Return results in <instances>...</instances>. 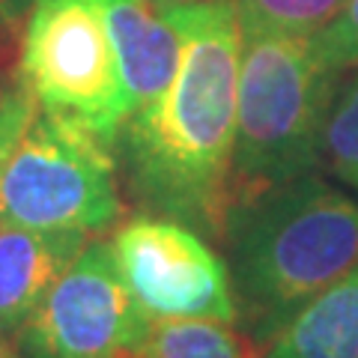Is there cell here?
Returning a JSON list of instances; mask_svg holds the SVG:
<instances>
[{
	"label": "cell",
	"instance_id": "13",
	"mask_svg": "<svg viewBox=\"0 0 358 358\" xmlns=\"http://www.w3.org/2000/svg\"><path fill=\"white\" fill-rule=\"evenodd\" d=\"M242 33L317 36L343 9L346 0H233Z\"/></svg>",
	"mask_w": 358,
	"mask_h": 358
},
{
	"label": "cell",
	"instance_id": "11",
	"mask_svg": "<svg viewBox=\"0 0 358 358\" xmlns=\"http://www.w3.org/2000/svg\"><path fill=\"white\" fill-rule=\"evenodd\" d=\"M257 343L236 322L224 320H152L138 346L122 358H263Z\"/></svg>",
	"mask_w": 358,
	"mask_h": 358
},
{
	"label": "cell",
	"instance_id": "6",
	"mask_svg": "<svg viewBox=\"0 0 358 358\" xmlns=\"http://www.w3.org/2000/svg\"><path fill=\"white\" fill-rule=\"evenodd\" d=\"M152 326L122 278L114 245L90 242L15 331L21 358H122Z\"/></svg>",
	"mask_w": 358,
	"mask_h": 358
},
{
	"label": "cell",
	"instance_id": "14",
	"mask_svg": "<svg viewBox=\"0 0 358 358\" xmlns=\"http://www.w3.org/2000/svg\"><path fill=\"white\" fill-rule=\"evenodd\" d=\"M317 48L334 72H346L358 66V0H346L343 9L334 15L317 36Z\"/></svg>",
	"mask_w": 358,
	"mask_h": 358
},
{
	"label": "cell",
	"instance_id": "9",
	"mask_svg": "<svg viewBox=\"0 0 358 358\" xmlns=\"http://www.w3.org/2000/svg\"><path fill=\"white\" fill-rule=\"evenodd\" d=\"M87 245L72 233H42L0 221V331L15 334L48 287Z\"/></svg>",
	"mask_w": 358,
	"mask_h": 358
},
{
	"label": "cell",
	"instance_id": "7",
	"mask_svg": "<svg viewBox=\"0 0 358 358\" xmlns=\"http://www.w3.org/2000/svg\"><path fill=\"white\" fill-rule=\"evenodd\" d=\"M110 245L150 320L236 322L227 263L192 227L143 212L122 224Z\"/></svg>",
	"mask_w": 358,
	"mask_h": 358
},
{
	"label": "cell",
	"instance_id": "17",
	"mask_svg": "<svg viewBox=\"0 0 358 358\" xmlns=\"http://www.w3.org/2000/svg\"><path fill=\"white\" fill-rule=\"evenodd\" d=\"M18 48L21 42H0V90L18 75V63H15Z\"/></svg>",
	"mask_w": 358,
	"mask_h": 358
},
{
	"label": "cell",
	"instance_id": "19",
	"mask_svg": "<svg viewBox=\"0 0 358 358\" xmlns=\"http://www.w3.org/2000/svg\"><path fill=\"white\" fill-rule=\"evenodd\" d=\"M159 9H173V6H192V3H206V0H150Z\"/></svg>",
	"mask_w": 358,
	"mask_h": 358
},
{
	"label": "cell",
	"instance_id": "8",
	"mask_svg": "<svg viewBox=\"0 0 358 358\" xmlns=\"http://www.w3.org/2000/svg\"><path fill=\"white\" fill-rule=\"evenodd\" d=\"M117 51L131 114L155 105L173 84L182 42L164 9L150 0H96Z\"/></svg>",
	"mask_w": 358,
	"mask_h": 358
},
{
	"label": "cell",
	"instance_id": "5",
	"mask_svg": "<svg viewBox=\"0 0 358 358\" xmlns=\"http://www.w3.org/2000/svg\"><path fill=\"white\" fill-rule=\"evenodd\" d=\"M18 75L51 117L117 143L131 117L117 51L96 0H33Z\"/></svg>",
	"mask_w": 358,
	"mask_h": 358
},
{
	"label": "cell",
	"instance_id": "15",
	"mask_svg": "<svg viewBox=\"0 0 358 358\" xmlns=\"http://www.w3.org/2000/svg\"><path fill=\"white\" fill-rule=\"evenodd\" d=\"M33 108H36V99L30 96L21 75H15L13 81L0 90V164H3L9 143H13L18 129L24 126V120L30 117Z\"/></svg>",
	"mask_w": 358,
	"mask_h": 358
},
{
	"label": "cell",
	"instance_id": "2",
	"mask_svg": "<svg viewBox=\"0 0 358 358\" xmlns=\"http://www.w3.org/2000/svg\"><path fill=\"white\" fill-rule=\"evenodd\" d=\"M236 322L266 350L296 313L358 266V203L320 173H305L227 206Z\"/></svg>",
	"mask_w": 358,
	"mask_h": 358
},
{
	"label": "cell",
	"instance_id": "18",
	"mask_svg": "<svg viewBox=\"0 0 358 358\" xmlns=\"http://www.w3.org/2000/svg\"><path fill=\"white\" fill-rule=\"evenodd\" d=\"M0 358H21L18 346H15V343H9L3 331H0Z\"/></svg>",
	"mask_w": 358,
	"mask_h": 358
},
{
	"label": "cell",
	"instance_id": "12",
	"mask_svg": "<svg viewBox=\"0 0 358 358\" xmlns=\"http://www.w3.org/2000/svg\"><path fill=\"white\" fill-rule=\"evenodd\" d=\"M322 164L326 171L358 194V66L338 78L331 108L322 129Z\"/></svg>",
	"mask_w": 358,
	"mask_h": 358
},
{
	"label": "cell",
	"instance_id": "10",
	"mask_svg": "<svg viewBox=\"0 0 358 358\" xmlns=\"http://www.w3.org/2000/svg\"><path fill=\"white\" fill-rule=\"evenodd\" d=\"M263 358H358V266L310 299Z\"/></svg>",
	"mask_w": 358,
	"mask_h": 358
},
{
	"label": "cell",
	"instance_id": "1",
	"mask_svg": "<svg viewBox=\"0 0 358 358\" xmlns=\"http://www.w3.org/2000/svg\"><path fill=\"white\" fill-rule=\"evenodd\" d=\"M182 42L173 84L120 129L129 192L143 212L221 242L230 206L242 69V21L233 0L164 9Z\"/></svg>",
	"mask_w": 358,
	"mask_h": 358
},
{
	"label": "cell",
	"instance_id": "4",
	"mask_svg": "<svg viewBox=\"0 0 358 358\" xmlns=\"http://www.w3.org/2000/svg\"><path fill=\"white\" fill-rule=\"evenodd\" d=\"M110 147L36 102L0 164V221L84 239L110 230L122 215Z\"/></svg>",
	"mask_w": 358,
	"mask_h": 358
},
{
	"label": "cell",
	"instance_id": "16",
	"mask_svg": "<svg viewBox=\"0 0 358 358\" xmlns=\"http://www.w3.org/2000/svg\"><path fill=\"white\" fill-rule=\"evenodd\" d=\"M33 0H0V42H18V30L30 15Z\"/></svg>",
	"mask_w": 358,
	"mask_h": 358
},
{
	"label": "cell",
	"instance_id": "3",
	"mask_svg": "<svg viewBox=\"0 0 358 358\" xmlns=\"http://www.w3.org/2000/svg\"><path fill=\"white\" fill-rule=\"evenodd\" d=\"M338 78L313 36L245 33L230 203L320 171Z\"/></svg>",
	"mask_w": 358,
	"mask_h": 358
}]
</instances>
